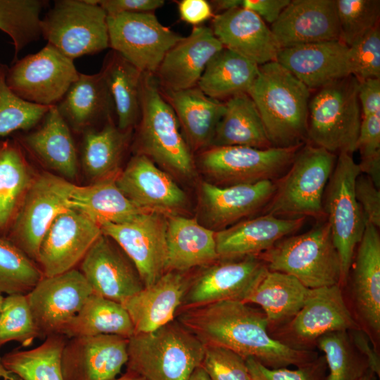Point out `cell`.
Masks as SVG:
<instances>
[{
  "instance_id": "cell-17",
  "label": "cell",
  "mask_w": 380,
  "mask_h": 380,
  "mask_svg": "<svg viewBox=\"0 0 380 380\" xmlns=\"http://www.w3.org/2000/svg\"><path fill=\"white\" fill-rule=\"evenodd\" d=\"M91 293L84 277L76 268L44 277L26 294L40 338L60 334Z\"/></svg>"
},
{
  "instance_id": "cell-16",
  "label": "cell",
  "mask_w": 380,
  "mask_h": 380,
  "mask_svg": "<svg viewBox=\"0 0 380 380\" xmlns=\"http://www.w3.org/2000/svg\"><path fill=\"white\" fill-rule=\"evenodd\" d=\"M341 286L312 289L301 309L281 327L279 341L297 349L311 350L324 334L360 328L346 305Z\"/></svg>"
},
{
  "instance_id": "cell-47",
  "label": "cell",
  "mask_w": 380,
  "mask_h": 380,
  "mask_svg": "<svg viewBox=\"0 0 380 380\" xmlns=\"http://www.w3.org/2000/svg\"><path fill=\"white\" fill-rule=\"evenodd\" d=\"M40 338L25 294L8 295L4 298L0 312V348L15 341L30 346Z\"/></svg>"
},
{
  "instance_id": "cell-46",
  "label": "cell",
  "mask_w": 380,
  "mask_h": 380,
  "mask_svg": "<svg viewBox=\"0 0 380 380\" xmlns=\"http://www.w3.org/2000/svg\"><path fill=\"white\" fill-rule=\"evenodd\" d=\"M7 69L6 64L0 63V137L30 130L52 107L32 103L15 95L6 82Z\"/></svg>"
},
{
  "instance_id": "cell-49",
  "label": "cell",
  "mask_w": 380,
  "mask_h": 380,
  "mask_svg": "<svg viewBox=\"0 0 380 380\" xmlns=\"http://www.w3.org/2000/svg\"><path fill=\"white\" fill-rule=\"evenodd\" d=\"M348 61L350 75L358 81L380 78L379 24L348 46Z\"/></svg>"
},
{
  "instance_id": "cell-10",
  "label": "cell",
  "mask_w": 380,
  "mask_h": 380,
  "mask_svg": "<svg viewBox=\"0 0 380 380\" xmlns=\"http://www.w3.org/2000/svg\"><path fill=\"white\" fill-rule=\"evenodd\" d=\"M301 146L268 148L243 146L209 147L202 151L198 162L202 171L213 182L210 183L217 186L275 182L286 172Z\"/></svg>"
},
{
  "instance_id": "cell-7",
  "label": "cell",
  "mask_w": 380,
  "mask_h": 380,
  "mask_svg": "<svg viewBox=\"0 0 380 380\" xmlns=\"http://www.w3.org/2000/svg\"><path fill=\"white\" fill-rule=\"evenodd\" d=\"M353 75L320 89L308 106V143L334 154L356 151L362 113Z\"/></svg>"
},
{
  "instance_id": "cell-19",
  "label": "cell",
  "mask_w": 380,
  "mask_h": 380,
  "mask_svg": "<svg viewBox=\"0 0 380 380\" xmlns=\"http://www.w3.org/2000/svg\"><path fill=\"white\" fill-rule=\"evenodd\" d=\"M120 191L138 207L165 215H177L187 204L185 192L144 154L136 153L115 177Z\"/></svg>"
},
{
  "instance_id": "cell-50",
  "label": "cell",
  "mask_w": 380,
  "mask_h": 380,
  "mask_svg": "<svg viewBox=\"0 0 380 380\" xmlns=\"http://www.w3.org/2000/svg\"><path fill=\"white\" fill-rule=\"evenodd\" d=\"M201 367L210 380H252L246 360L225 348L205 346Z\"/></svg>"
},
{
  "instance_id": "cell-20",
  "label": "cell",
  "mask_w": 380,
  "mask_h": 380,
  "mask_svg": "<svg viewBox=\"0 0 380 380\" xmlns=\"http://www.w3.org/2000/svg\"><path fill=\"white\" fill-rule=\"evenodd\" d=\"M92 293L122 303L144 288L129 258L102 234L80 263Z\"/></svg>"
},
{
  "instance_id": "cell-29",
  "label": "cell",
  "mask_w": 380,
  "mask_h": 380,
  "mask_svg": "<svg viewBox=\"0 0 380 380\" xmlns=\"http://www.w3.org/2000/svg\"><path fill=\"white\" fill-rule=\"evenodd\" d=\"M32 131L18 134L15 139L23 149L65 179H73L78 170V158L71 130L56 106L44 115Z\"/></svg>"
},
{
  "instance_id": "cell-5",
  "label": "cell",
  "mask_w": 380,
  "mask_h": 380,
  "mask_svg": "<svg viewBox=\"0 0 380 380\" xmlns=\"http://www.w3.org/2000/svg\"><path fill=\"white\" fill-rule=\"evenodd\" d=\"M268 270L290 274L315 289L341 286V265L327 220L290 235L259 255Z\"/></svg>"
},
{
  "instance_id": "cell-22",
  "label": "cell",
  "mask_w": 380,
  "mask_h": 380,
  "mask_svg": "<svg viewBox=\"0 0 380 380\" xmlns=\"http://www.w3.org/2000/svg\"><path fill=\"white\" fill-rule=\"evenodd\" d=\"M274 191V181L228 186L203 182L199 207L204 226L215 232L226 229L265 207Z\"/></svg>"
},
{
  "instance_id": "cell-48",
  "label": "cell",
  "mask_w": 380,
  "mask_h": 380,
  "mask_svg": "<svg viewBox=\"0 0 380 380\" xmlns=\"http://www.w3.org/2000/svg\"><path fill=\"white\" fill-rule=\"evenodd\" d=\"M341 39L348 46L379 24V0H334Z\"/></svg>"
},
{
  "instance_id": "cell-52",
  "label": "cell",
  "mask_w": 380,
  "mask_h": 380,
  "mask_svg": "<svg viewBox=\"0 0 380 380\" xmlns=\"http://www.w3.org/2000/svg\"><path fill=\"white\" fill-rule=\"evenodd\" d=\"M355 193L367 222L380 227V190L367 175L360 174L356 179Z\"/></svg>"
},
{
  "instance_id": "cell-41",
  "label": "cell",
  "mask_w": 380,
  "mask_h": 380,
  "mask_svg": "<svg viewBox=\"0 0 380 380\" xmlns=\"http://www.w3.org/2000/svg\"><path fill=\"white\" fill-rule=\"evenodd\" d=\"M101 70L114 103L118 127L132 130L140 117L142 72L113 50L106 56Z\"/></svg>"
},
{
  "instance_id": "cell-55",
  "label": "cell",
  "mask_w": 380,
  "mask_h": 380,
  "mask_svg": "<svg viewBox=\"0 0 380 380\" xmlns=\"http://www.w3.org/2000/svg\"><path fill=\"white\" fill-rule=\"evenodd\" d=\"M178 10L182 20L194 26L215 16L210 4L205 0H182L178 3Z\"/></svg>"
},
{
  "instance_id": "cell-57",
  "label": "cell",
  "mask_w": 380,
  "mask_h": 380,
  "mask_svg": "<svg viewBox=\"0 0 380 380\" xmlns=\"http://www.w3.org/2000/svg\"><path fill=\"white\" fill-rule=\"evenodd\" d=\"M355 348L367 359L369 369L380 376V358L367 332L362 328L348 331Z\"/></svg>"
},
{
  "instance_id": "cell-44",
  "label": "cell",
  "mask_w": 380,
  "mask_h": 380,
  "mask_svg": "<svg viewBox=\"0 0 380 380\" xmlns=\"http://www.w3.org/2000/svg\"><path fill=\"white\" fill-rule=\"evenodd\" d=\"M316 345L324 353L329 371L326 380H360L369 369L367 359L355 348L348 331L324 334Z\"/></svg>"
},
{
  "instance_id": "cell-31",
  "label": "cell",
  "mask_w": 380,
  "mask_h": 380,
  "mask_svg": "<svg viewBox=\"0 0 380 380\" xmlns=\"http://www.w3.org/2000/svg\"><path fill=\"white\" fill-rule=\"evenodd\" d=\"M352 272V292L362 321L375 334L380 332V236L367 222L357 245Z\"/></svg>"
},
{
  "instance_id": "cell-37",
  "label": "cell",
  "mask_w": 380,
  "mask_h": 380,
  "mask_svg": "<svg viewBox=\"0 0 380 380\" xmlns=\"http://www.w3.org/2000/svg\"><path fill=\"white\" fill-rule=\"evenodd\" d=\"M311 290L290 274L267 270L245 303L259 305L269 326H282L301 309Z\"/></svg>"
},
{
  "instance_id": "cell-62",
  "label": "cell",
  "mask_w": 380,
  "mask_h": 380,
  "mask_svg": "<svg viewBox=\"0 0 380 380\" xmlns=\"http://www.w3.org/2000/svg\"><path fill=\"white\" fill-rule=\"evenodd\" d=\"M378 378L372 371L369 369L360 380H378Z\"/></svg>"
},
{
  "instance_id": "cell-9",
  "label": "cell",
  "mask_w": 380,
  "mask_h": 380,
  "mask_svg": "<svg viewBox=\"0 0 380 380\" xmlns=\"http://www.w3.org/2000/svg\"><path fill=\"white\" fill-rule=\"evenodd\" d=\"M42 37L74 59L109 47L107 13L86 0H56L41 18Z\"/></svg>"
},
{
  "instance_id": "cell-12",
  "label": "cell",
  "mask_w": 380,
  "mask_h": 380,
  "mask_svg": "<svg viewBox=\"0 0 380 380\" xmlns=\"http://www.w3.org/2000/svg\"><path fill=\"white\" fill-rule=\"evenodd\" d=\"M79 74L73 60L47 43L37 53L11 63L6 82L22 99L53 106L63 99Z\"/></svg>"
},
{
  "instance_id": "cell-25",
  "label": "cell",
  "mask_w": 380,
  "mask_h": 380,
  "mask_svg": "<svg viewBox=\"0 0 380 380\" xmlns=\"http://www.w3.org/2000/svg\"><path fill=\"white\" fill-rule=\"evenodd\" d=\"M348 46L341 40L281 49L277 61L310 90L319 89L351 75Z\"/></svg>"
},
{
  "instance_id": "cell-51",
  "label": "cell",
  "mask_w": 380,
  "mask_h": 380,
  "mask_svg": "<svg viewBox=\"0 0 380 380\" xmlns=\"http://www.w3.org/2000/svg\"><path fill=\"white\" fill-rule=\"evenodd\" d=\"M246 362L252 380H326L328 371L324 356L317 357L296 369H270L251 357Z\"/></svg>"
},
{
  "instance_id": "cell-27",
  "label": "cell",
  "mask_w": 380,
  "mask_h": 380,
  "mask_svg": "<svg viewBox=\"0 0 380 380\" xmlns=\"http://www.w3.org/2000/svg\"><path fill=\"white\" fill-rule=\"evenodd\" d=\"M305 217H280L271 214L240 221L215 232L219 259L229 260L259 255L277 242L294 234Z\"/></svg>"
},
{
  "instance_id": "cell-14",
  "label": "cell",
  "mask_w": 380,
  "mask_h": 380,
  "mask_svg": "<svg viewBox=\"0 0 380 380\" xmlns=\"http://www.w3.org/2000/svg\"><path fill=\"white\" fill-rule=\"evenodd\" d=\"M268 269L259 255L222 260L202 267L191 276L177 313L223 300L245 303Z\"/></svg>"
},
{
  "instance_id": "cell-1",
  "label": "cell",
  "mask_w": 380,
  "mask_h": 380,
  "mask_svg": "<svg viewBox=\"0 0 380 380\" xmlns=\"http://www.w3.org/2000/svg\"><path fill=\"white\" fill-rule=\"evenodd\" d=\"M175 319L204 346L229 349L270 369L299 367L317 357L312 350L297 349L272 337L265 313L241 301H218L183 310Z\"/></svg>"
},
{
  "instance_id": "cell-32",
  "label": "cell",
  "mask_w": 380,
  "mask_h": 380,
  "mask_svg": "<svg viewBox=\"0 0 380 380\" xmlns=\"http://www.w3.org/2000/svg\"><path fill=\"white\" fill-rule=\"evenodd\" d=\"M160 90L174 110L191 151L210 147L225 112L224 102L208 96L197 86L179 91Z\"/></svg>"
},
{
  "instance_id": "cell-6",
  "label": "cell",
  "mask_w": 380,
  "mask_h": 380,
  "mask_svg": "<svg viewBox=\"0 0 380 380\" xmlns=\"http://www.w3.org/2000/svg\"><path fill=\"white\" fill-rule=\"evenodd\" d=\"M336 156L309 143L302 146L286 172L275 181L265 214L277 217L325 218L322 201Z\"/></svg>"
},
{
  "instance_id": "cell-58",
  "label": "cell",
  "mask_w": 380,
  "mask_h": 380,
  "mask_svg": "<svg viewBox=\"0 0 380 380\" xmlns=\"http://www.w3.org/2000/svg\"><path fill=\"white\" fill-rule=\"evenodd\" d=\"M242 0H215L211 1L213 10L216 11H227L241 7Z\"/></svg>"
},
{
  "instance_id": "cell-30",
  "label": "cell",
  "mask_w": 380,
  "mask_h": 380,
  "mask_svg": "<svg viewBox=\"0 0 380 380\" xmlns=\"http://www.w3.org/2000/svg\"><path fill=\"white\" fill-rule=\"evenodd\" d=\"M56 107L70 129L82 134L97 129L98 123L106 125L113 121L115 115L111 94L101 70L92 75L80 72Z\"/></svg>"
},
{
  "instance_id": "cell-8",
  "label": "cell",
  "mask_w": 380,
  "mask_h": 380,
  "mask_svg": "<svg viewBox=\"0 0 380 380\" xmlns=\"http://www.w3.org/2000/svg\"><path fill=\"white\" fill-rule=\"evenodd\" d=\"M360 174L352 154H338L323 196L324 213L341 260V284L348 280L355 251L367 224L355 193V181Z\"/></svg>"
},
{
  "instance_id": "cell-40",
  "label": "cell",
  "mask_w": 380,
  "mask_h": 380,
  "mask_svg": "<svg viewBox=\"0 0 380 380\" xmlns=\"http://www.w3.org/2000/svg\"><path fill=\"white\" fill-rule=\"evenodd\" d=\"M132 130L122 131L113 121L83 133L81 163L95 182L115 177L127 147Z\"/></svg>"
},
{
  "instance_id": "cell-54",
  "label": "cell",
  "mask_w": 380,
  "mask_h": 380,
  "mask_svg": "<svg viewBox=\"0 0 380 380\" xmlns=\"http://www.w3.org/2000/svg\"><path fill=\"white\" fill-rule=\"evenodd\" d=\"M357 97L362 117L380 111V78L358 81Z\"/></svg>"
},
{
  "instance_id": "cell-28",
  "label": "cell",
  "mask_w": 380,
  "mask_h": 380,
  "mask_svg": "<svg viewBox=\"0 0 380 380\" xmlns=\"http://www.w3.org/2000/svg\"><path fill=\"white\" fill-rule=\"evenodd\" d=\"M191 279L189 272L167 271L153 284L121 303L134 334L154 331L175 319Z\"/></svg>"
},
{
  "instance_id": "cell-45",
  "label": "cell",
  "mask_w": 380,
  "mask_h": 380,
  "mask_svg": "<svg viewBox=\"0 0 380 380\" xmlns=\"http://www.w3.org/2000/svg\"><path fill=\"white\" fill-rule=\"evenodd\" d=\"M44 277L36 262L0 235V293L27 294Z\"/></svg>"
},
{
  "instance_id": "cell-15",
  "label": "cell",
  "mask_w": 380,
  "mask_h": 380,
  "mask_svg": "<svg viewBox=\"0 0 380 380\" xmlns=\"http://www.w3.org/2000/svg\"><path fill=\"white\" fill-rule=\"evenodd\" d=\"M100 227L102 234L116 243L132 262L144 287L166 272V215L147 212L126 222H104Z\"/></svg>"
},
{
  "instance_id": "cell-39",
  "label": "cell",
  "mask_w": 380,
  "mask_h": 380,
  "mask_svg": "<svg viewBox=\"0 0 380 380\" xmlns=\"http://www.w3.org/2000/svg\"><path fill=\"white\" fill-rule=\"evenodd\" d=\"M66 338L117 335L129 338L134 334L130 317L118 302L91 293L80 311L63 327Z\"/></svg>"
},
{
  "instance_id": "cell-24",
  "label": "cell",
  "mask_w": 380,
  "mask_h": 380,
  "mask_svg": "<svg viewBox=\"0 0 380 380\" xmlns=\"http://www.w3.org/2000/svg\"><path fill=\"white\" fill-rule=\"evenodd\" d=\"M223 48L210 27L194 26L167 51L155 72L160 88L179 91L197 86L208 62Z\"/></svg>"
},
{
  "instance_id": "cell-61",
  "label": "cell",
  "mask_w": 380,
  "mask_h": 380,
  "mask_svg": "<svg viewBox=\"0 0 380 380\" xmlns=\"http://www.w3.org/2000/svg\"><path fill=\"white\" fill-rule=\"evenodd\" d=\"M0 378L4 380H21L19 377L8 372L2 366L0 357Z\"/></svg>"
},
{
  "instance_id": "cell-23",
  "label": "cell",
  "mask_w": 380,
  "mask_h": 380,
  "mask_svg": "<svg viewBox=\"0 0 380 380\" xmlns=\"http://www.w3.org/2000/svg\"><path fill=\"white\" fill-rule=\"evenodd\" d=\"M270 30L280 49L341 41L334 0H291Z\"/></svg>"
},
{
  "instance_id": "cell-4",
  "label": "cell",
  "mask_w": 380,
  "mask_h": 380,
  "mask_svg": "<svg viewBox=\"0 0 380 380\" xmlns=\"http://www.w3.org/2000/svg\"><path fill=\"white\" fill-rule=\"evenodd\" d=\"M205 346L175 319L128 338L127 370L146 380H189Z\"/></svg>"
},
{
  "instance_id": "cell-21",
  "label": "cell",
  "mask_w": 380,
  "mask_h": 380,
  "mask_svg": "<svg viewBox=\"0 0 380 380\" xmlns=\"http://www.w3.org/2000/svg\"><path fill=\"white\" fill-rule=\"evenodd\" d=\"M127 346L117 335L71 338L62 353L63 380H113L127 362Z\"/></svg>"
},
{
  "instance_id": "cell-26",
  "label": "cell",
  "mask_w": 380,
  "mask_h": 380,
  "mask_svg": "<svg viewBox=\"0 0 380 380\" xmlns=\"http://www.w3.org/2000/svg\"><path fill=\"white\" fill-rule=\"evenodd\" d=\"M223 46L258 65L277 61L280 48L266 23L241 7L215 15L210 27Z\"/></svg>"
},
{
  "instance_id": "cell-42",
  "label": "cell",
  "mask_w": 380,
  "mask_h": 380,
  "mask_svg": "<svg viewBox=\"0 0 380 380\" xmlns=\"http://www.w3.org/2000/svg\"><path fill=\"white\" fill-rule=\"evenodd\" d=\"M67 341L62 334L49 336L34 348L5 354L1 365L21 380H63L61 357Z\"/></svg>"
},
{
  "instance_id": "cell-13",
  "label": "cell",
  "mask_w": 380,
  "mask_h": 380,
  "mask_svg": "<svg viewBox=\"0 0 380 380\" xmlns=\"http://www.w3.org/2000/svg\"><path fill=\"white\" fill-rule=\"evenodd\" d=\"M109 47L141 72L155 74L167 51L183 37L153 13L107 15Z\"/></svg>"
},
{
  "instance_id": "cell-36",
  "label": "cell",
  "mask_w": 380,
  "mask_h": 380,
  "mask_svg": "<svg viewBox=\"0 0 380 380\" xmlns=\"http://www.w3.org/2000/svg\"><path fill=\"white\" fill-rule=\"evenodd\" d=\"M15 139L0 137V235L6 236L34 176Z\"/></svg>"
},
{
  "instance_id": "cell-11",
  "label": "cell",
  "mask_w": 380,
  "mask_h": 380,
  "mask_svg": "<svg viewBox=\"0 0 380 380\" xmlns=\"http://www.w3.org/2000/svg\"><path fill=\"white\" fill-rule=\"evenodd\" d=\"M72 183L57 175L34 177L6 235L12 243L37 262L42 241L56 217L71 208Z\"/></svg>"
},
{
  "instance_id": "cell-38",
  "label": "cell",
  "mask_w": 380,
  "mask_h": 380,
  "mask_svg": "<svg viewBox=\"0 0 380 380\" xmlns=\"http://www.w3.org/2000/svg\"><path fill=\"white\" fill-rule=\"evenodd\" d=\"M258 72L259 65L224 47L208 62L197 87L210 98L228 99L248 94Z\"/></svg>"
},
{
  "instance_id": "cell-2",
  "label": "cell",
  "mask_w": 380,
  "mask_h": 380,
  "mask_svg": "<svg viewBox=\"0 0 380 380\" xmlns=\"http://www.w3.org/2000/svg\"><path fill=\"white\" fill-rule=\"evenodd\" d=\"M248 94L261 116L272 147L301 146L308 141L310 90L277 61L259 65Z\"/></svg>"
},
{
  "instance_id": "cell-43",
  "label": "cell",
  "mask_w": 380,
  "mask_h": 380,
  "mask_svg": "<svg viewBox=\"0 0 380 380\" xmlns=\"http://www.w3.org/2000/svg\"><path fill=\"white\" fill-rule=\"evenodd\" d=\"M45 0H0V30L11 39L13 58L41 37V13L47 6Z\"/></svg>"
},
{
  "instance_id": "cell-53",
  "label": "cell",
  "mask_w": 380,
  "mask_h": 380,
  "mask_svg": "<svg viewBox=\"0 0 380 380\" xmlns=\"http://www.w3.org/2000/svg\"><path fill=\"white\" fill-rule=\"evenodd\" d=\"M163 0H99L107 15L123 13H153L163 6Z\"/></svg>"
},
{
  "instance_id": "cell-59",
  "label": "cell",
  "mask_w": 380,
  "mask_h": 380,
  "mask_svg": "<svg viewBox=\"0 0 380 380\" xmlns=\"http://www.w3.org/2000/svg\"><path fill=\"white\" fill-rule=\"evenodd\" d=\"M189 380H210L205 370L201 367H198L192 372Z\"/></svg>"
},
{
  "instance_id": "cell-63",
  "label": "cell",
  "mask_w": 380,
  "mask_h": 380,
  "mask_svg": "<svg viewBox=\"0 0 380 380\" xmlns=\"http://www.w3.org/2000/svg\"><path fill=\"white\" fill-rule=\"evenodd\" d=\"M4 300V298L2 296L1 293H0V312L3 306Z\"/></svg>"
},
{
  "instance_id": "cell-3",
  "label": "cell",
  "mask_w": 380,
  "mask_h": 380,
  "mask_svg": "<svg viewBox=\"0 0 380 380\" xmlns=\"http://www.w3.org/2000/svg\"><path fill=\"white\" fill-rule=\"evenodd\" d=\"M137 124V153L146 156L177 177L190 178L194 175L192 151L154 74L142 72Z\"/></svg>"
},
{
  "instance_id": "cell-35",
  "label": "cell",
  "mask_w": 380,
  "mask_h": 380,
  "mask_svg": "<svg viewBox=\"0 0 380 380\" xmlns=\"http://www.w3.org/2000/svg\"><path fill=\"white\" fill-rule=\"evenodd\" d=\"M210 147L243 146L272 147L261 116L251 96L240 94L228 99Z\"/></svg>"
},
{
  "instance_id": "cell-33",
  "label": "cell",
  "mask_w": 380,
  "mask_h": 380,
  "mask_svg": "<svg viewBox=\"0 0 380 380\" xmlns=\"http://www.w3.org/2000/svg\"><path fill=\"white\" fill-rule=\"evenodd\" d=\"M167 271L186 272L219 259L215 232L196 219L167 215Z\"/></svg>"
},
{
  "instance_id": "cell-34",
  "label": "cell",
  "mask_w": 380,
  "mask_h": 380,
  "mask_svg": "<svg viewBox=\"0 0 380 380\" xmlns=\"http://www.w3.org/2000/svg\"><path fill=\"white\" fill-rule=\"evenodd\" d=\"M115 177L87 186L72 184L69 194L70 207L82 212L99 225L104 222H126L148 212L125 196L116 185Z\"/></svg>"
},
{
  "instance_id": "cell-56",
  "label": "cell",
  "mask_w": 380,
  "mask_h": 380,
  "mask_svg": "<svg viewBox=\"0 0 380 380\" xmlns=\"http://www.w3.org/2000/svg\"><path fill=\"white\" fill-rule=\"evenodd\" d=\"M291 0H242L241 8L258 15L265 23L273 24Z\"/></svg>"
},
{
  "instance_id": "cell-18",
  "label": "cell",
  "mask_w": 380,
  "mask_h": 380,
  "mask_svg": "<svg viewBox=\"0 0 380 380\" xmlns=\"http://www.w3.org/2000/svg\"><path fill=\"white\" fill-rule=\"evenodd\" d=\"M101 235L100 225L80 210L71 208L58 215L39 250L37 263L44 277L75 269Z\"/></svg>"
},
{
  "instance_id": "cell-60",
  "label": "cell",
  "mask_w": 380,
  "mask_h": 380,
  "mask_svg": "<svg viewBox=\"0 0 380 380\" xmlns=\"http://www.w3.org/2000/svg\"><path fill=\"white\" fill-rule=\"evenodd\" d=\"M113 380H146L144 377L141 376L140 375L129 372L126 371L125 374H123L122 376L119 377H116Z\"/></svg>"
}]
</instances>
